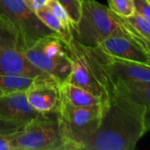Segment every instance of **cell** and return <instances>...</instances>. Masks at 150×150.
Returning <instances> with one entry per match:
<instances>
[{
    "mask_svg": "<svg viewBox=\"0 0 150 150\" xmlns=\"http://www.w3.org/2000/svg\"><path fill=\"white\" fill-rule=\"evenodd\" d=\"M146 133L143 106L111 89L100 126L83 150H133Z\"/></svg>",
    "mask_w": 150,
    "mask_h": 150,
    "instance_id": "6da1fadb",
    "label": "cell"
},
{
    "mask_svg": "<svg viewBox=\"0 0 150 150\" xmlns=\"http://www.w3.org/2000/svg\"><path fill=\"white\" fill-rule=\"evenodd\" d=\"M103 112V105L75 106L61 96L57 110L59 129L65 150H83L97 131Z\"/></svg>",
    "mask_w": 150,
    "mask_h": 150,
    "instance_id": "7a4b0ae2",
    "label": "cell"
},
{
    "mask_svg": "<svg viewBox=\"0 0 150 150\" xmlns=\"http://www.w3.org/2000/svg\"><path fill=\"white\" fill-rule=\"evenodd\" d=\"M82 11L78 24L72 27V37L88 47H97L106 38L122 33L112 11L96 0H81Z\"/></svg>",
    "mask_w": 150,
    "mask_h": 150,
    "instance_id": "3957f363",
    "label": "cell"
},
{
    "mask_svg": "<svg viewBox=\"0 0 150 150\" xmlns=\"http://www.w3.org/2000/svg\"><path fill=\"white\" fill-rule=\"evenodd\" d=\"M65 45L72 63L68 83L99 97L105 105L109 101L110 94L101 66L92 48L82 46L73 39Z\"/></svg>",
    "mask_w": 150,
    "mask_h": 150,
    "instance_id": "277c9868",
    "label": "cell"
},
{
    "mask_svg": "<svg viewBox=\"0 0 150 150\" xmlns=\"http://www.w3.org/2000/svg\"><path fill=\"white\" fill-rule=\"evenodd\" d=\"M25 54L29 62L50 75L58 85L68 82L72 63L65 42L54 33L42 38L26 47Z\"/></svg>",
    "mask_w": 150,
    "mask_h": 150,
    "instance_id": "5b68a950",
    "label": "cell"
},
{
    "mask_svg": "<svg viewBox=\"0 0 150 150\" xmlns=\"http://www.w3.org/2000/svg\"><path fill=\"white\" fill-rule=\"evenodd\" d=\"M25 40L6 19L0 17V74L24 76L33 78L50 76L27 59Z\"/></svg>",
    "mask_w": 150,
    "mask_h": 150,
    "instance_id": "8992f818",
    "label": "cell"
},
{
    "mask_svg": "<svg viewBox=\"0 0 150 150\" xmlns=\"http://www.w3.org/2000/svg\"><path fill=\"white\" fill-rule=\"evenodd\" d=\"M15 150H65L57 112L41 113L13 134Z\"/></svg>",
    "mask_w": 150,
    "mask_h": 150,
    "instance_id": "52a82bcc",
    "label": "cell"
},
{
    "mask_svg": "<svg viewBox=\"0 0 150 150\" xmlns=\"http://www.w3.org/2000/svg\"><path fill=\"white\" fill-rule=\"evenodd\" d=\"M0 17L9 21L20 33L27 47L55 33L39 19L24 0H0Z\"/></svg>",
    "mask_w": 150,
    "mask_h": 150,
    "instance_id": "ba28073f",
    "label": "cell"
},
{
    "mask_svg": "<svg viewBox=\"0 0 150 150\" xmlns=\"http://www.w3.org/2000/svg\"><path fill=\"white\" fill-rule=\"evenodd\" d=\"M91 48L99 62L107 88L110 83L117 81L150 82V65L115 58L97 47Z\"/></svg>",
    "mask_w": 150,
    "mask_h": 150,
    "instance_id": "9c48e42d",
    "label": "cell"
},
{
    "mask_svg": "<svg viewBox=\"0 0 150 150\" xmlns=\"http://www.w3.org/2000/svg\"><path fill=\"white\" fill-rule=\"evenodd\" d=\"M26 95L32 107L41 113L57 112L60 100V86L52 77L37 80L27 91Z\"/></svg>",
    "mask_w": 150,
    "mask_h": 150,
    "instance_id": "30bf717a",
    "label": "cell"
},
{
    "mask_svg": "<svg viewBox=\"0 0 150 150\" xmlns=\"http://www.w3.org/2000/svg\"><path fill=\"white\" fill-rule=\"evenodd\" d=\"M41 112L34 110L27 100L26 92L17 91L0 97V120L26 126Z\"/></svg>",
    "mask_w": 150,
    "mask_h": 150,
    "instance_id": "8fae6325",
    "label": "cell"
},
{
    "mask_svg": "<svg viewBox=\"0 0 150 150\" xmlns=\"http://www.w3.org/2000/svg\"><path fill=\"white\" fill-rule=\"evenodd\" d=\"M104 54L123 60L150 65V57L127 35L122 33L103 40L97 47Z\"/></svg>",
    "mask_w": 150,
    "mask_h": 150,
    "instance_id": "7c38bea8",
    "label": "cell"
},
{
    "mask_svg": "<svg viewBox=\"0 0 150 150\" xmlns=\"http://www.w3.org/2000/svg\"><path fill=\"white\" fill-rule=\"evenodd\" d=\"M109 93L111 89L126 93L143 106L144 125L146 131L150 130V82H122L110 83Z\"/></svg>",
    "mask_w": 150,
    "mask_h": 150,
    "instance_id": "4fadbf2b",
    "label": "cell"
},
{
    "mask_svg": "<svg viewBox=\"0 0 150 150\" xmlns=\"http://www.w3.org/2000/svg\"><path fill=\"white\" fill-rule=\"evenodd\" d=\"M60 91L61 96L75 106L84 107L103 105V100L99 97L68 82L60 85Z\"/></svg>",
    "mask_w": 150,
    "mask_h": 150,
    "instance_id": "5bb4252c",
    "label": "cell"
},
{
    "mask_svg": "<svg viewBox=\"0 0 150 150\" xmlns=\"http://www.w3.org/2000/svg\"><path fill=\"white\" fill-rule=\"evenodd\" d=\"M34 12L37 15V17L39 18V19L49 29H50L56 34H57L59 36V38L64 42L68 43L73 39L72 34L66 31V29L64 27V25H62V23L58 19V18L46 5L36 10Z\"/></svg>",
    "mask_w": 150,
    "mask_h": 150,
    "instance_id": "9a60e30c",
    "label": "cell"
},
{
    "mask_svg": "<svg viewBox=\"0 0 150 150\" xmlns=\"http://www.w3.org/2000/svg\"><path fill=\"white\" fill-rule=\"evenodd\" d=\"M51 77V76H44ZM40 78H33L24 76L0 74V90L5 93L24 91L26 92L37 80Z\"/></svg>",
    "mask_w": 150,
    "mask_h": 150,
    "instance_id": "2e32d148",
    "label": "cell"
},
{
    "mask_svg": "<svg viewBox=\"0 0 150 150\" xmlns=\"http://www.w3.org/2000/svg\"><path fill=\"white\" fill-rule=\"evenodd\" d=\"M113 12V11H112ZM114 14V17L116 18V19L118 20V24L120 25V27L122 29V31L124 32V33L126 35H127L138 47H140L146 54H149L150 57V40L141 35L140 33H138L134 29H133L120 16H118L117 14Z\"/></svg>",
    "mask_w": 150,
    "mask_h": 150,
    "instance_id": "e0dca14e",
    "label": "cell"
},
{
    "mask_svg": "<svg viewBox=\"0 0 150 150\" xmlns=\"http://www.w3.org/2000/svg\"><path fill=\"white\" fill-rule=\"evenodd\" d=\"M109 8L118 16L129 18L135 13L133 0H108Z\"/></svg>",
    "mask_w": 150,
    "mask_h": 150,
    "instance_id": "ac0fdd59",
    "label": "cell"
},
{
    "mask_svg": "<svg viewBox=\"0 0 150 150\" xmlns=\"http://www.w3.org/2000/svg\"><path fill=\"white\" fill-rule=\"evenodd\" d=\"M122 18L138 33L150 40V23L147 19H145L143 17L136 12L129 18Z\"/></svg>",
    "mask_w": 150,
    "mask_h": 150,
    "instance_id": "d6986e66",
    "label": "cell"
},
{
    "mask_svg": "<svg viewBox=\"0 0 150 150\" xmlns=\"http://www.w3.org/2000/svg\"><path fill=\"white\" fill-rule=\"evenodd\" d=\"M66 11L72 21V27L75 26L80 19L82 11L81 0H57Z\"/></svg>",
    "mask_w": 150,
    "mask_h": 150,
    "instance_id": "ffe728a7",
    "label": "cell"
},
{
    "mask_svg": "<svg viewBox=\"0 0 150 150\" xmlns=\"http://www.w3.org/2000/svg\"><path fill=\"white\" fill-rule=\"evenodd\" d=\"M48 8H50L52 12L58 18V19L61 21L64 27L66 29L67 32L72 34V24L69 18L68 13L63 8V6L57 1V0H47L46 4Z\"/></svg>",
    "mask_w": 150,
    "mask_h": 150,
    "instance_id": "44dd1931",
    "label": "cell"
},
{
    "mask_svg": "<svg viewBox=\"0 0 150 150\" xmlns=\"http://www.w3.org/2000/svg\"><path fill=\"white\" fill-rule=\"evenodd\" d=\"M135 12L150 23V2L149 0H133Z\"/></svg>",
    "mask_w": 150,
    "mask_h": 150,
    "instance_id": "7402d4cb",
    "label": "cell"
},
{
    "mask_svg": "<svg viewBox=\"0 0 150 150\" xmlns=\"http://www.w3.org/2000/svg\"><path fill=\"white\" fill-rule=\"evenodd\" d=\"M24 126L0 120V134H9L23 128Z\"/></svg>",
    "mask_w": 150,
    "mask_h": 150,
    "instance_id": "603a6c76",
    "label": "cell"
},
{
    "mask_svg": "<svg viewBox=\"0 0 150 150\" xmlns=\"http://www.w3.org/2000/svg\"><path fill=\"white\" fill-rule=\"evenodd\" d=\"M14 133L9 134H0V150H15L13 140Z\"/></svg>",
    "mask_w": 150,
    "mask_h": 150,
    "instance_id": "cb8c5ba5",
    "label": "cell"
},
{
    "mask_svg": "<svg viewBox=\"0 0 150 150\" xmlns=\"http://www.w3.org/2000/svg\"><path fill=\"white\" fill-rule=\"evenodd\" d=\"M24 1L28 5V7L34 11L43 7L47 2V0H24Z\"/></svg>",
    "mask_w": 150,
    "mask_h": 150,
    "instance_id": "d4e9b609",
    "label": "cell"
},
{
    "mask_svg": "<svg viewBox=\"0 0 150 150\" xmlns=\"http://www.w3.org/2000/svg\"><path fill=\"white\" fill-rule=\"evenodd\" d=\"M4 94H6V93H5L4 91H3L2 90H0V97H1V96H3Z\"/></svg>",
    "mask_w": 150,
    "mask_h": 150,
    "instance_id": "484cf974",
    "label": "cell"
},
{
    "mask_svg": "<svg viewBox=\"0 0 150 150\" xmlns=\"http://www.w3.org/2000/svg\"><path fill=\"white\" fill-rule=\"evenodd\" d=\"M149 2H150V0H149Z\"/></svg>",
    "mask_w": 150,
    "mask_h": 150,
    "instance_id": "4316f807",
    "label": "cell"
}]
</instances>
